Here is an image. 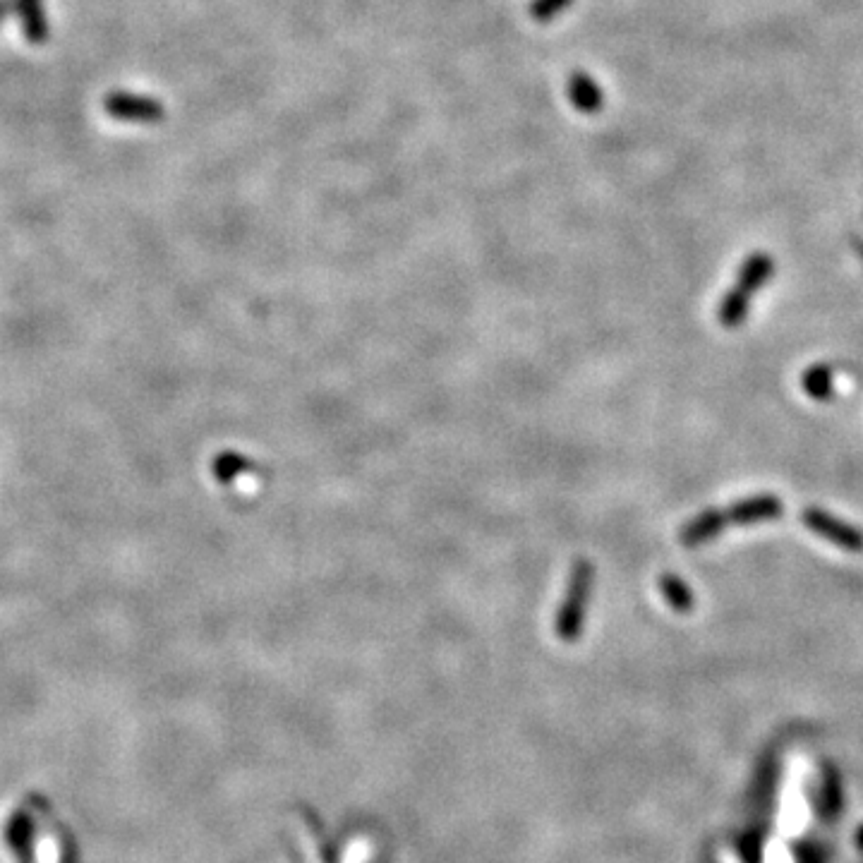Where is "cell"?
<instances>
[{"label":"cell","mask_w":863,"mask_h":863,"mask_svg":"<svg viewBox=\"0 0 863 863\" xmlns=\"http://www.w3.org/2000/svg\"><path fill=\"white\" fill-rule=\"evenodd\" d=\"M593 588V561L578 557L571 564L569 585H566L564 600H561V605L557 607V617H554V636H557L561 643H576L578 638H581L590 600H593Z\"/></svg>","instance_id":"obj_1"},{"label":"cell","mask_w":863,"mask_h":863,"mask_svg":"<svg viewBox=\"0 0 863 863\" xmlns=\"http://www.w3.org/2000/svg\"><path fill=\"white\" fill-rule=\"evenodd\" d=\"M104 108L111 118L125 123H161L166 108L159 99L132 92H111L104 99Z\"/></svg>","instance_id":"obj_2"},{"label":"cell","mask_w":863,"mask_h":863,"mask_svg":"<svg viewBox=\"0 0 863 863\" xmlns=\"http://www.w3.org/2000/svg\"><path fill=\"white\" fill-rule=\"evenodd\" d=\"M801 521H804L806 528H811L813 533L823 537V540L832 542V545H837L840 549H847V552H863V533L861 530L854 528V525L840 521V518L828 514V511L811 506V509H806L804 514H801Z\"/></svg>","instance_id":"obj_3"},{"label":"cell","mask_w":863,"mask_h":863,"mask_svg":"<svg viewBox=\"0 0 863 863\" xmlns=\"http://www.w3.org/2000/svg\"><path fill=\"white\" fill-rule=\"evenodd\" d=\"M724 514H727V523L734 525L770 523L784 514V504L775 494H756V497H746L732 504Z\"/></svg>","instance_id":"obj_4"},{"label":"cell","mask_w":863,"mask_h":863,"mask_svg":"<svg viewBox=\"0 0 863 863\" xmlns=\"http://www.w3.org/2000/svg\"><path fill=\"white\" fill-rule=\"evenodd\" d=\"M727 525V514L717 509H705L703 514L691 518L689 523L681 528L679 540L684 547H700L705 542L715 540L722 533V528Z\"/></svg>","instance_id":"obj_5"},{"label":"cell","mask_w":863,"mask_h":863,"mask_svg":"<svg viewBox=\"0 0 863 863\" xmlns=\"http://www.w3.org/2000/svg\"><path fill=\"white\" fill-rule=\"evenodd\" d=\"M566 94H569V101L581 113H597L602 108V104H605V94H602V87L593 80V77L588 75V72H583V70L573 72V75L569 77V84H566Z\"/></svg>","instance_id":"obj_6"},{"label":"cell","mask_w":863,"mask_h":863,"mask_svg":"<svg viewBox=\"0 0 863 863\" xmlns=\"http://www.w3.org/2000/svg\"><path fill=\"white\" fill-rule=\"evenodd\" d=\"M772 274H775V262H772V257L765 255V252H753V255L741 264L739 274H736L734 288H739L741 293L751 295L753 298V295L760 291V286L772 279Z\"/></svg>","instance_id":"obj_7"},{"label":"cell","mask_w":863,"mask_h":863,"mask_svg":"<svg viewBox=\"0 0 863 863\" xmlns=\"http://www.w3.org/2000/svg\"><path fill=\"white\" fill-rule=\"evenodd\" d=\"M15 12L20 15L22 32L29 44L41 46L48 39V20L44 0H15Z\"/></svg>","instance_id":"obj_8"},{"label":"cell","mask_w":863,"mask_h":863,"mask_svg":"<svg viewBox=\"0 0 863 863\" xmlns=\"http://www.w3.org/2000/svg\"><path fill=\"white\" fill-rule=\"evenodd\" d=\"M660 593H662V597H665L667 605L679 614H689L691 609L696 607V597H693V590L684 581H681L677 573H662Z\"/></svg>","instance_id":"obj_9"},{"label":"cell","mask_w":863,"mask_h":863,"mask_svg":"<svg viewBox=\"0 0 863 863\" xmlns=\"http://www.w3.org/2000/svg\"><path fill=\"white\" fill-rule=\"evenodd\" d=\"M801 389L806 391L813 401H830L835 394V374L828 365H813L801 374Z\"/></svg>","instance_id":"obj_10"},{"label":"cell","mask_w":863,"mask_h":863,"mask_svg":"<svg viewBox=\"0 0 863 863\" xmlns=\"http://www.w3.org/2000/svg\"><path fill=\"white\" fill-rule=\"evenodd\" d=\"M748 310H751V295L741 293L739 288H732V291L722 298L717 317H720V324L724 329H739L748 317Z\"/></svg>","instance_id":"obj_11"},{"label":"cell","mask_w":863,"mask_h":863,"mask_svg":"<svg viewBox=\"0 0 863 863\" xmlns=\"http://www.w3.org/2000/svg\"><path fill=\"white\" fill-rule=\"evenodd\" d=\"M247 470H252V461H247V458L240 454H221L214 463V475L221 482H233L240 473H247Z\"/></svg>","instance_id":"obj_12"},{"label":"cell","mask_w":863,"mask_h":863,"mask_svg":"<svg viewBox=\"0 0 863 863\" xmlns=\"http://www.w3.org/2000/svg\"><path fill=\"white\" fill-rule=\"evenodd\" d=\"M573 0H530V17H533L535 22H552L554 17L561 15Z\"/></svg>","instance_id":"obj_13"},{"label":"cell","mask_w":863,"mask_h":863,"mask_svg":"<svg viewBox=\"0 0 863 863\" xmlns=\"http://www.w3.org/2000/svg\"><path fill=\"white\" fill-rule=\"evenodd\" d=\"M15 12V0H0V22H5Z\"/></svg>","instance_id":"obj_14"},{"label":"cell","mask_w":863,"mask_h":863,"mask_svg":"<svg viewBox=\"0 0 863 863\" xmlns=\"http://www.w3.org/2000/svg\"><path fill=\"white\" fill-rule=\"evenodd\" d=\"M859 252H861V257H863V243H859Z\"/></svg>","instance_id":"obj_15"}]
</instances>
